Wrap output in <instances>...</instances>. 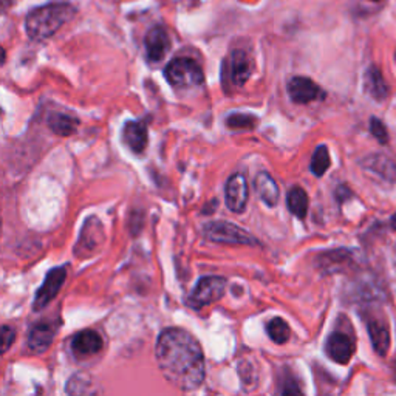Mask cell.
I'll use <instances>...</instances> for the list:
<instances>
[{"label":"cell","mask_w":396,"mask_h":396,"mask_svg":"<svg viewBox=\"0 0 396 396\" xmlns=\"http://www.w3.org/2000/svg\"><path fill=\"white\" fill-rule=\"evenodd\" d=\"M155 356L163 376L183 392L198 389L204 381L206 366L200 344L181 328H166L156 341Z\"/></svg>","instance_id":"6da1fadb"},{"label":"cell","mask_w":396,"mask_h":396,"mask_svg":"<svg viewBox=\"0 0 396 396\" xmlns=\"http://www.w3.org/2000/svg\"><path fill=\"white\" fill-rule=\"evenodd\" d=\"M74 11L70 4H50L33 10L25 21L28 36L33 40H45L52 37L65 22H69Z\"/></svg>","instance_id":"7a4b0ae2"},{"label":"cell","mask_w":396,"mask_h":396,"mask_svg":"<svg viewBox=\"0 0 396 396\" xmlns=\"http://www.w3.org/2000/svg\"><path fill=\"white\" fill-rule=\"evenodd\" d=\"M164 76L175 88H191L203 84L204 74L200 65L191 57H175L168 64Z\"/></svg>","instance_id":"3957f363"},{"label":"cell","mask_w":396,"mask_h":396,"mask_svg":"<svg viewBox=\"0 0 396 396\" xmlns=\"http://www.w3.org/2000/svg\"><path fill=\"white\" fill-rule=\"evenodd\" d=\"M226 280L219 276H206L198 280L192 293L189 294L187 303L192 308H203L221 299L225 293Z\"/></svg>","instance_id":"277c9868"},{"label":"cell","mask_w":396,"mask_h":396,"mask_svg":"<svg viewBox=\"0 0 396 396\" xmlns=\"http://www.w3.org/2000/svg\"><path fill=\"white\" fill-rule=\"evenodd\" d=\"M204 235L211 242L233 243V245H257V242L246 233L228 221H212L204 226Z\"/></svg>","instance_id":"5b68a950"},{"label":"cell","mask_w":396,"mask_h":396,"mask_svg":"<svg viewBox=\"0 0 396 396\" xmlns=\"http://www.w3.org/2000/svg\"><path fill=\"white\" fill-rule=\"evenodd\" d=\"M104 240H105V233H104L101 221L95 217L88 219L86 221L84 228H82V231H81L78 245H76V248H74V254H76L81 259L90 257V255L98 252L99 248L103 246Z\"/></svg>","instance_id":"8992f818"},{"label":"cell","mask_w":396,"mask_h":396,"mask_svg":"<svg viewBox=\"0 0 396 396\" xmlns=\"http://www.w3.org/2000/svg\"><path fill=\"white\" fill-rule=\"evenodd\" d=\"M65 279H67V268L65 267H59L50 271L42 286H40L39 291L36 293L35 302H33V310L35 311L44 310L47 305L57 296V293L61 291Z\"/></svg>","instance_id":"52a82bcc"},{"label":"cell","mask_w":396,"mask_h":396,"mask_svg":"<svg viewBox=\"0 0 396 396\" xmlns=\"http://www.w3.org/2000/svg\"><path fill=\"white\" fill-rule=\"evenodd\" d=\"M288 95L296 104H308L325 98V93L315 81L303 76H296L288 82Z\"/></svg>","instance_id":"ba28073f"},{"label":"cell","mask_w":396,"mask_h":396,"mask_svg":"<svg viewBox=\"0 0 396 396\" xmlns=\"http://www.w3.org/2000/svg\"><path fill=\"white\" fill-rule=\"evenodd\" d=\"M248 195H250L248 194V181L243 173L231 175L225 187V200L228 208L233 212L242 214L248 204Z\"/></svg>","instance_id":"9c48e42d"},{"label":"cell","mask_w":396,"mask_h":396,"mask_svg":"<svg viewBox=\"0 0 396 396\" xmlns=\"http://www.w3.org/2000/svg\"><path fill=\"white\" fill-rule=\"evenodd\" d=\"M327 356L334 361L336 364H349L354 354V342L349 334L342 332H334L330 334L325 344Z\"/></svg>","instance_id":"30bf717a"},{"label":"cell","mask_w":396,"mask_h":396,"mask_svg":"<svg viewBox=\"0 0 396 396\" xmlns=\"http://www.w3.org/2000/svg\"><path fill=\"white\" fill-rule=\"evenodd\" d=\"M59 328V322L42 320L31 328L28 336V349L33 353H44L53 344L54 336Z\"/></svg>","instance_id":"8fae6325"},{"label":"cell","mask_w":396,"mask_h":396,"mask_svg":"<svg viewBox=\"0 0 396 396\" xmlns=\"http://www.w3.org/2000/svg\"><path fill=\"white\" fill-rule=\"evenodd\" d=\"M170 50V37L163 27H153L146 36V52L151 62H160Z\"/></svg>","instance_id":"7c38bea8"},{"label":"cell","mask_w":396,"mask_h":396,"mask_svg":"<svg viewBox=\"0 0 396 396\" xmlns=\"http://www.w3.org/2000/svg\"><path fill=\"white\" fill-rule=\"evenodd\" d=\"M252 71V62L242 50H235V52L231 54L228 61V74L231 82L235 87L245 86V82L250 79Z\"/></svg>","instance_id":"4fadbf2b"},{"label":"cell","mask_w":396,"mask_h":396,"mask_svg":"<svg viewBox=\"0 0 396 396\" xmlns=\"http://www.w3.org/2000/svg\"><path fill=\"white\" fill-rule=\"evenodd\" d=\"M103 349V337L93 330H82L71 341V350L78 358L95 356Z\"/></svg>","instance_id":"5bb4252c"},{"label":"cell","mask_w":396,"mask_h":396,"mask_svg":"<svg viewBox=\"0 0 396 396\" xmlns=\"http://www.w3.org/2000/svg\"><path fill=\"white\" fill-rule=\"evenodd\" d=\"M122 141L127 144L132 152L143 153L148 143L147 127L143 122L129 121L122 129Z\"/></svg>","instance_id":"9a60e30c"},{"label":"cell","mask_w":396,"mask_h":396,"mask_svg":"<svg viewBox=\"0 0 396 396\" xmlns=\"http://www.w3.org/2000/svg\"><path fill=\"white\" fill-rule=\"evenodd\" d=\"M364 90L371 98L376 99V101H384V99H387L390 95L389 86H387L381 70L375 67V65H371L366 71Z\"/></svg>","instance_id":"2e32d148"},{"label":"cell","mask_w":396,"mask_h":396,"mask_svg":"<svg viewBox=\"0 0 396 396\" xmlns=\"http://www.w3.org/2000/svg\"><path fill=\"white\" fill-rule=\"evenodd\" d=\"M254 186H255V192H257L263 203L271 206V208L279 203V197H280L279 186L268 172H260L259 175L255 177Z\"/></svg>","instance_id":"e0dca14e"},{"label":"cell","mask_w":396,"mask_h":396,"mask_svg":"<svg viewBox=\"0 0 396 396\" xmlns=\"http://www.w3.org/2000/svg\"><path fill=\"white\" fill-rule=\"evenodd\" d=\"M370 341L379 356H385L390 346V332L384 324L378 320H370L367 324Z\"/></svg>","instance_id":"ac0fdd59"},{"label":"cell","mask_w":396,"mask_h":396,"mask_svg":"<svg viewBox=\"0 0 396 396\" xmlns=\"http://www.w3.org/2000/svg\"><path fill=\"white\" fill-rule=\"evenodd\" d=\"M79 126V120L70 117L67 113H52L48 117V127L53 134L59 136H70L76 132Z\"/></svg>","instance_id":"d6986e66"},{"label":"cell","mask_w":396,"mask_h":396,"mask_svg":"<svg viewBox=\"0 0 396 396\" xmlns=\"http://www.w3.org/2000/svg\"><path fill=\"white\" fill-rule=\"evenodd\" d=\"M286 203H288V209L291 211L293 216H296L297 219L307 217L310 200L307 192H305L302 187H293L290 194H288Z\"/></svg>","instance_id":"ffe728a7"},{"label":"cell","mask_w":396,"mask_h":396,"mask_svg":"<svg viewBox=\"0 0 396 396\" xmlns=\"http://www.w3.org/2000/svg\"><path fill=\"white\" fill-rule=\"evenodd\" d=\"M364 166H367L370 170L376 172L378 175L389 181H396V164L383 155H375L371 158L366 160Z\"/></svg>","instance_id":"44dd1931"},{"label":"cell","mask_w":396,"mask_h":396,"mask_svg":"<svg viewBox=\"0 0 396 396\" xmlns=\"http://www.w3.org/2000/svg\"><path fill=\"white\" fill-rule=\"evenodd\" d=\"M267 333L271 337L272 342L282 345L290 341L291 328L286 324V320H284L282 318H274L267 324Z\"/></svg>","instance_id":"7402d4cb"},{"label":"cell","mask_w":396,"mask_h":396,"mask_svg":"<svg viewBox=\"0 0 396 396\" xmlns=\"http://www.w3.org/2000/svg\"><path fill=\"white\" fill-rule=\"evenodd\" d=\"M330 164H332V161H330V152L327 146H319L315 151V153H313L311 166H310L311 172L315 173L316 177H322L328 170Z\"/></svg>","instance_id":"603a6c76"},{"label":"cell","mask_w":396,"mask_h":396,"mask_svg":"<svg viewBox=\"0 0 396 396\" xmlns=\"http://www.w3.org/2000/svg\"><path fill=\"white\" fill-rule=\"evenodd\" d=\"M259 120L254 115H246V113H234L228 117L226 124L229 129H237V130H245V129H254L257 126Z\"/></svg>","instance_id":"cb8c5ba5"},{"label":"cell","mask_w":396,"mask_h":396,"mask_svg":"<svg viewBox=\"0 0 396 396\" xmlns=\"http://www.w3.org/2000/svg\"><path fill=\"white\" fill-rule=\"evenodd\" d=\"M90 385H93L92 378L87 375H76L69 381L67 392L69 393H96L95 389H90Z\"/></svg>","instance_id":"d4e9b609"},{"label":"cell","mask_w":396,"mask_h":396,"mask_svg":"<svg viewBox=\"0 0 396 396\" xmlns=\"http://www.w3.org/2000/svg\"><path fill=\"white\" fill-rule=\"evenodd\" d=\"M370 132H371V135L378 139V143H381V144L389 143V132H387L381 120H378V118L370 120Z\"/></svg>","instance_id":"484cf974"},{"label":"cell","mask_w":396,"mask_h":396,"mask_svg":"<svg viewBox=\"0 0 396 396\" xmlns=\"http://www.w3.org/2000/svg\"><path fill=\"white\" fill-rule=\"evenodd\" d=\"M14 339H16V333L8 325H4L2 327V346H4V353H6L8 350H10V346L14 342Z\"/></svg>","instance_id":"4316f807"},{"label":"cell","mask_w":396,"mask_h":396,"mask_svg":"<svg viewBox=\"0 0 396 396\" xmlns=\"http://www.w3.org/2000/svg\"><path fill=\"white\" fill-rule=\"evenodd\" d=\"M280 393L284 395H296V393H302V390L299 389L293 379H286V381L282 384V389H280Z\"/></svg>","instance_id":"83f0119b"},{"label":"cell","mask_w":396,"mask_h":396,"mask_svg":"<svg viewBox=\"0 0 396 396\" xmlns=\"http://www.w3.org/2000/svg\"><path fill=\"white\" fill-rule=\"evenodd\" d=\"M390 226L393 231H396V214H393L392 219H390Z\"/></svg>","instance_id":"f1b7e54d"},{"label":"cell","mask_w":396,"mask_h":396,"mask_svg":"<svg viewBox=\"0 0 396 396\" xmlns=\"http://www.w3.org/2000/svg\"><path fill=\"white\" fill-rule=\"evenodd\" d=\"M395 381H396V362H395Z\"/></svg>","instance_id":"f546056e"},{"label":"cell","mask_w":396,"mask_h":396,"mask_svg":"<svg viewBox=\"0 0 396 396\" xmlns=\"http://www.w3.org/2000/svg\"><path fill=\"white\" fill-rule=\"evenodd\" d=\"M371 2H379V0H371Z\"/></svg>","instance_id":"4dcf8cb0"}]
</instances>
